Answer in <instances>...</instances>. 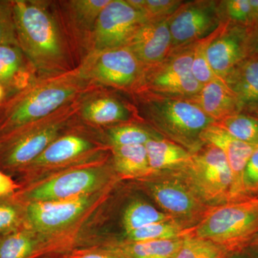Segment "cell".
Listing matches in <instances>:
<instances>
[{"label": "cell", "mask_w": 258, "mask_h": 258, "mask_svg": "<svg viewBox=\"0 0 258 258\" xmlns=\"http://www.w3.org/2000/svg\"><path fill=\"white\" fill-rule=\"evenodd\" d=\"M19 47L39 78L74 71L77 47L59 8L45 0H13Z\"/></svg>", "instance_id": "6da1fadb"}, {"label": "cell", "mask_w": 258, "mask_h": 258, "mask_svg": "<svg viewBox=\"0 0 258 258\" xmlns=\"http://www.w3.org/2000/svg\"><path fill=\"white\" fill-rule=\"evenodd\" d=\"M184 225L176 220L157 222L125 233L129 242L171 240L187 235Z\"/></svg>", "instance_id": "f1b7e54d"}, {"label": "cell", "mask_w": 258, "mask_h": 258, "mask_svg": "<svg viewBox=\"0 0 258 258\" xmlns=\"http://www.w3.org/2000/svg\"><path fill=\"white\" fill-rule=\"evenodd\" d=\"M145 22L144 15L133 9L125 0H111L97 20L88 40L87 54L126 47Z\"/></svg>", "instance_id": "4fadbf2b"}, {"label": "cell", "mask_w": 258, "mask_h": 258, "mask_svg": "<svg viewBox=\"0 0 258 258\" xmlns=\"http://www.w3.org/2000/svg\"><path fill=\"white\" fill-rule=\"evenodd\" d=\"M194 45L171 52L160 63L146 69L139 92L185 98L198 94L203 85L191 74Z\"/></svg>", "instance_id": "30bf717a"}, {"label": "cell", "mask_w": 258, "mask_h": 258, "mask_svg": "<svg viewBox=\"0 0 258 258\" xmlns=\"http://www.w3.org/2000/svg\"><path fill=\"white\" fill-rule=\"evenodd\" d=\"M173 220L174 219L170 215L159 211L150 204L137 200L131 203L125 209L122 224L125 233H127L152 224Z\"/></svg>", "instance_id": "83f0119b"}, {"label": "cell", "mask_w": 258, "mask_h": 258, "mask_svg": "<svg viewBox=\"0 0 258 258\" xmlns=\"http://www.w3.org/2000/svg\"><path fill=\"white\" fill-rule=\"evenodd\" d=\"M110 88L89 87L76 99L79 122L96 128H109L132 122H144L132 97Z\"/></svg>", "instance_id": "9c48e42d"}, {"label": "cell", "mask_w": 258, "mask_h": 258, "mask_svg": "<svg viewBox=\"0 0 258 258\" xmlns=\"http://www.w3.org/2000/svg\"><path fill=\"white\" fill-rule=\"evenodd\" d=\"M184 3L181 0H146L143 11L146 22L169 18Z\"/></svg>", "instance_id": "d590c367"}, {"label": "cell", "mask_w": 258, "mask_h": 258, "mask_svg": "<svg viewBox=\"0 0 258 258\" xmlns=\"http://www.w3.org/2000/svg\"><path fill=\"white\" fill-rule=\"evenodd\" d=\"M243 187L247 198L258 195V147L249 157L244 169Z\"/></svg>", "instance_id": "8d00e7d4"}, {"label": "cell", "mask_w": 258, "mask_h": 258, "mask_svg": "<svg viewBox=\"0 0 258 258\" xmlns=\"http://www.w3.org/2000/svg\"><path fill=\"white\" fill-rule=\"evenodd\" d=\"M0 45L19 46L13 0H0Z\"/></svg>", "instance_id": "e575fe53"}, {"label": "cell", "mask_w": 258, "mask_h": 258, "mask_svg": "<svg viewBox=\"0 0 258 258\" xmlns=\"http://www.w3.org/2000/svg\"><path fill=\"white\" fill-rule=\"evenodd\" d=\"M76 101L44 119L0 137V170L6 174L23 172L77 122Z\"/></svg>", "instance_id": "277c9868"}, {"label": "cell", "mask_w": 258, "mask_h": 258, "mask_svg": "<svg viewBox=\"0 0 258 258\" xmlns=\"http://www.w3.org/2000/svg\"><path fill=\"white\" fill-rule=\"evenodd\" d=\"M257 196H258V195H257Z\"/></svg>", "instance_id": "ee69618b"}, {"label": "cell", "mask_w": 258, "mask_h": 258, "mask_svg": "<svg viewBox=\"0 0 258 258\" xmlns=\"http://www.w3.org/2000/svg\"><path fill=\"white\" fill-rule=\"evenodd\" d=\"M252 244H253L254 247L258 249V232L255 237H254L253 240H252Z\"/></svg>", "instance_id": "7bdbcfd3"}, {"label": "cell", "mask_w": 258, "mask_h": 258, "mask_svg": "<svg viewBox=\"0 0 258 258\" xmlns=\"http://www.w3.org/2000/svg\"><path fill=\"white\" fill-rule=\"evenodd\" d=\"M237 101L240 113L258 116V59L247 57L224 79Z\"/></svg>", "instance_id": "ffe728a7"}, {"label": "cell", "mask_w": 258, "mask_h": 258, "mask_svg": "<svg viewBox=\"0 0 258 258\" xmlns=\"http://www.w3.org/2000/svg\"><path fill=\"white\" fill-rule=\"evenodd\" d=\"M38 78L20 47L0 45V84L6 91V97L25 89Z\"/></svg>", "instance_id": "44dd1931"}, {"label": "cell", "mask_w": 258, "mask_h": 258, "mask_svg": "<svg viewBox=\"0 0 258 258\" xmlns=\"http://www.w3.org/2000/svg\"><path fill=\"white\" fill-rule=\"evenodd\" d=\"M247 57L258 59V23L248 28Z\"/></svg>", "instance_id": "f35d334b"}, {"label": "cell", "mask_w": 258, "mask_h": 258, "mask_svg": "<svg viewBox=\"0 0 258 258\" xmlns=\"http://www.w3.org/2000/svg\"><path fill=\"white\" fill-rule=\"evenodd\" d=\"M209 37L195 42L194 45L191 74L203 86L214 80L220 79L214 73L207 57L206 48Z\"/></svg>", "instance_id": "836d02e7"}, {"label": "cell", "mask_w": 258, "mask_h": 258, "mask_svg": "<svg viewBox=\"0 0 258 258\" xmlns=\"http://www.w3.org/2000/svg\"><path fill=\"white\" fill-rule=\"evenodd\" d=\"M215 124L242 142L258 146L257 115L237 113L219 120Z\"/></svg>", "instance_id": "f546056e"}, {"label": "cell", "mask_w": 258, "mask_h": 258, "mask_svg": "<svg viewBox=\"0 0 258 258\" xmlns=\"http://www.w3.org/2000/svg\"><path fill=\"white\" fill-rule=\"evenodd\" d=\"M146 69L160 63L171 51L169 18L142 24L126 46Z\"/></svg>", "instance_id": "ac0fdd59"}, {"label": "cell", "mask_w": 258, "mask_h": 258, "mask_svg": "<svg viewBox=\"0 0 258 258\" xmlns=\"http://www.w3.org/2000/svg\"><path fill=\"white\" fill-rule=\"evenodd\" d=\"M172 171L208 205L230 203L232 174L225 156L218 148L205 144L182 167Z\"/></svg>", "instance_id": "52a82bcc"}, {"label": "cell", "mask_w": 258, "mask_h": 258, "mask_svg": "<svg viewBox=\"0 0 258 258\" xmlns=\"http://www.w3.org/2000/svg\"><path fill=\"white\" fill-rule=\"evenodd\" d=\"M109 170L104 166L71 169L16 194L23 203L59 201L91 195L109 180Z\"/></svg>", "instance_id": "8fae6325"}, {"label": "cell", "mask_w": 258, "mask_h": 258, "mask_svg": "<svg viewBox=\"0 0 258 258\" xmlns=\"http://www.w3.org/2000/svg\"><path fill=\"white\" fill-rule=\"evenodd\" d=\"M258 232V196L215 207L188 235L212 241L227 251L253 240Z\"/></svg>", "instance_id": "5b68a950"}, {"label": "cell", "mask_w": 258, "mask_h": 258, "mask_svg": "<svg viewBox=\"0 0 258 258\" xmlns=\"http://www.w3.org/2000/svg\"><path fill=\"white\" fill-rule=\"evenodd\" d=\"M86 126L82 123L80 124L78 120L53 141L23 172L69 164L98 152L100 144L85 132Z\"/></svg>", "instance_id": "2e32d148"}, {"label": "cell", "mask_w": 258, "mask_h": 258, "mask_svg": "<svg viewBox=\"0 0 258 258\" xmlns=\"http://www.w3.org/2000/svg\"><path fill=\"white\" fill-rule=\"evenodd\" d=\"M247 27L225 23L209 37L207 57L217 78L224 81L247 57Z\"/></svg>", "instance_id": "5bb4252c"}, {"label": "cell", "mask_w": 258, "mask_h": 258, "mask_svg": "<svg viewBox=\"0 0 258 258\" xmlns=\"http://www.w3.org/2000/svg\"><path fill=\"white\" fill-rule=\"evenodd\" d=\"M110 1L111 0H69L57 3L76 47L84 48L85 56L87 54L88 40L97 20Z\"/></svg>", "instance_id": "d6986e66"}, {"label": "cell", "mask_w": 258, "mask_h": 258, "mask_svg": "<svg viewBox=\"0 0 258 258\" xmlns=\"http://www.w3.org/2000/svg\"><path fill=\"white\" fill-rule=\"evenodd\" d=\"M88 87H103L129 96L141 91L145 68L127 47L95 51L75 69Z\"/></svg>", "instance_id": "8992f818"}, {"label": "cell", "mask_w": 258, "mask_h": 258, "mask_svg": "<svg viewBox=\"0 0 258 258\" xmlns=\"http://www.w3.org/2000/svg\"><path fill=\"white\" fill-rule=\"evenodd\" d=\"M76 258H125L120 254L106 253V252H87L81 254Z\"/></svg>", "instance_id": "ab89813d"}, {"label": "cell", "mask_w": 258, "mask_h": 258, "mask_svg": "<svg viewBox=\"0 0 258 258\" xmlns=\"http://www.w3.org/2000/svg\"><path fill=\"white\" fill-rule=\"evenodd\" d=\"M249 3L252 8V18H253V25H254L258 23V0H249Z\"/></svg>", "instance_id": "60d3db41"}, {"label": "cell", "mask_w": 258, "mask_h": 258, "mask_svg": "<svg viewBox=\"0 0 258 258\" xmlns=\"http://www.w3.org/2000/svg\"><path fill=\"white\" fill-rule=\"evenodd\" d=\"M37 247L38 241L25 226L0 236V258H30Z\"/></svg>", "instance_id": "484cf974"}, {"label": "cell", "mask_w": 258, "mask_h": 258, "mask_svg": "<svg viewBox=\"0 0 258 258\" xmlns=\"http://www.w3.org/2000/svg\"><path fill=\"white\" fill-rule=\"evenodd\" d=\"M111 152L114 169L121 175L136 178L151 175L145 146L111 147Z\"/></svg>", "instance_id": "cb8c5ba5"}, {"label": "cell", "mask_w": 258, "mask_h": 258, "mask_svg": "<svg viewBox=\"0 0 258 258\" xmlns=\"http://www.w3.org/2000/svg\"><path fill=\"white\" fill-rule=\"evenodd\" d=\"M219 8L224 23L235 24L247 28L253 25L249 0H222L219 1Z\"/></svg>", "instance_id": "d6a6232c"}, {"label": "cell", "mask_w": 258, "mask_h": 258, "mask_svg": "<svg viewBox=\"0 0 258 258\" xmlns=\"http://www.w3.org/2000/svg\"><path fill=\"white\" fill-rule=\"evenodd\" d=\"M6 98V91L4 87L0 84V103Z\"/></svg>", "instance_id": "b9f144b4"}, {"label": "cell", "mask_w": 258, "mask_h": 258, "mask_svg": "<svg viewBox=\"0 0 258 258\" xmlns=\"http://www.w3.org/2000/svg\"><path fill=\"white\" fill-rule=\"evenodd\" d=\"M151 175L176 170L184 166L192 154L166 139H152L145 144Z\"/></svg>", "instance_id": "603a6c76"}, {"label": "cell", "mask_w": 258, "mask_h": 258, "mask_svg": "<svg viewBox=\"0 0 258 258\" xmlns=\"http://www.w3.org/2000/svg\"><path fill=\"white\" fill-rule=\"evenodd\" d=\"M184 237L171 240L129 242L121 249L125 258H173L183 243Z\"/></svg>", "instance_id": "4316f807"}, {"label": "cell", "mask_w": 258, "mask_h": 258, "mask_svg": "<svg viewBox=\"0 0 258 258\" xmlns=\"http://www.w3.org/2000/svg\"><path fill=\"white\" fill-rule=\"evenodd\" d=\"M201 140L204 144L218 148L225 156L232 174L230 203L248 198L244 191V171L249 157L258 146L247 144L235 138L215 123L204 131Z\"/></svg>", "instance_id": "e0dca14e"}, {"label": "cell", "mask_w": 258, "mask_h": 258, "mask_svg": "<svg viewBox=\"0 0 258 258\" xmlns=\"http://www.w3.org/2000/svg\"><path fill=\"white\" fill-rule=\"evenodd\" d=\"M189 99L198 104L215 122L240 113L235 96L221 79H215L203 85L200 92Z\"/></svg>", "instance_id": "7402d4cb"}, {"label": "cell", "mask_w": 258, "mask_h": 258, "mask_svg": "<svg viewBox=\"0 0 258 258\" xmlns=\"http://www.w3.org/2000/svg\"><path fill=\"white\" fill-rule=\"evenodd\" d=\"M145 187L163 212L186 229H191L206 216L212 207L204 203L181 178L172 171L147 176Z\"/></svg>", "instance_id": "ba28073f"}, {"label": "cell", "mask_w": 258, "mask_h": 258, "mask_svg": "<svg viewBox=\"0 0 258 258\" xmlns=\"http://www.w3.org/2000/svg\"><path fill=\"white\" fill-rule=\"evenodd\" d=\"M130 96L144 122L164 139L191 154L205 145L201 140L204 131L216 123L189 98L159 96L145 91Z\"/></svg>", "instance_id": "3957f363"}, {"label": "cell", "mask_w": 258, "mask_h": 258, "mask_svg": "<svg viewBox=\"0 0 258 258\" xmlns=\"http://www.w3.org/2000/svg\"><path fill=\"white\" fill-rule=\"evenodd\" d=\"M144 122H132L106 128V138L111 147L145 145L152 139L164 137Z\"/></svg>", "instance_id": "d4e9b609"}, {"label": "cell", "mask_w": 258, "mask_h": 258, "mask_svg": "<svg viewBox=\"0 0 258 258\" xmlns=\"http://www.w3.org/2000/svg\"><path fill=\"white\" fill-rule=\"evenodd\" d=\"M224 23L219 1L184 2L169 18L171 52L206 38Z\"/></svg>", "instance_id": "7c38bea8"}, {"label": "cell", "mask_w": 258, "mask_h": 258, "mask_svg": "<svg viewBox=\"0 0 258 258\" xmlns=\"http://www.w3.org/2000/svg\"><path fill=\"white\" fill-rule=\"evenodd\" d=\"M18 197L0 198V236L25 226V206Z\"/></svg>", "instance_id": "1f68e13d"}, {"label": "cell", "mask_w": 258, "mask_h": 258, "mask_svg": "<svg viewBox=\"0 0 258 258\" xmlns=\"http://www.w3.org/2000/svg\"><path fill=\"white\" fill-rule=\"evenodd\" d=\"M228 251L220 244L195 236H185L173 258H225Z\"/></svg>", "instance_id": "4dcf8cb0"}, {"label": "cell", "mask_w": 258, "mask_h": 258, "mask_svg": "<svg viewBox=\"0 0 258 258\" xmlns=\"http://www.w3.org/2000/svg\"><path fill=\"white\" fill-rule=\"evenodd\" d=\"M91 195L59 201L32 202L25 205V224L35 232H57L71 225L88 208Z\"/></svg>", "instance_id": "9a60e30c"}, {"label": "cell", "mask_w": 258, "mask_h": 258, "mask_svg": "<svg viewBox=\"0 0 258 258\" xmlns=\"http://www.w3.org/2000/svg\"><path fill=\"white\" fill-rule=\"evenodd\" d=\"M88 88L75 69L60 76L38 78L0 103V137L53 114L74 103Z\"/></svg>", "instance_id": "7a4b0ae2"}, {"label": "cell", "mask_w": 258, "mask_h": 258, "mask_svg": "<svg viewBox=\"0 0 258 258\" xmlns=\"http://www.w3.org/2000/svg\"><path fill=\"white\" fill-rule=\"evenodd\" d=\"M19 186L6 173L0 170V198L14 195Z\"/></svg>", "instance_id": "74e56055"}]
</instances>
